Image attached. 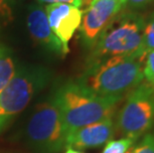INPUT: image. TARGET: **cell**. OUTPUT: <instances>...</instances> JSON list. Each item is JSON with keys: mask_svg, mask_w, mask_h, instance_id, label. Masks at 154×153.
Wrapping results in <instances>:
<instances>
[{"mask_svg": "<svg viewBox=\"0 0 154 153\" xmlns=\"http://www.w3.org/2000/svg\"><path fill=\"white\" fill-rule=\"evenodd\" d=\"M145 58L144 54H134L87 63L77 81L97 96L119 103L144 80Z\"/></svg>", "mask_w": 154, "mask_h": 153, "instance_id": "cell-1", "label": "cell"}, {"mask_svg": "<svg viewBox=\"0 0 154 153\" xmlns=\"http://www.w3.org/2000/svg\"><path fill=\"white\" fill-rule=\"evenodd\" d=\"M125 153H154V131L147 132L138 143H134Z\"/></svg>", "mask_w": 154, "mask_h": 153, "instance_id": "cell-13", "label": "cell"}, {"mask_svg": "<svg viewBox=\"0 0 154 153\" xmlns=\"http://www.w3.org/2000/svg\"><path fill=\"white\" fill-rule=\"evenodd\" d=\"M143 74L146 82L154 86V50L146 55Z\"/></svg>", "mask_w": 154, "mask_h": 153, "instance_id": "cell-16", "label": "cell"}, {"mask_svg": "<svg viewBox=\"0 0 154 153\" xmlns=\"http://www.w3.org/2000/svg\"><path fill=\"white\" fill-rule=\"evenodd\" d=\"M116 132V123L112 118L91 123L69 132L66 148L90 149L100 147L111 140Z\"/></svg>", "mask_w": 154, "mask_h": 153, "instance_id": "cell-9", "label": "cell"}, {"mask_svg": "<svg viewBox=\"0 0 154 153\" xmlns=\"http://www.w3.org/2000/svg\"><path fill=\"white\" fill-rule=\"evenodd\" d=\"M154 0H125V6L128 7L130 10H137L142 9L146 6L152 4Z\"/></svg>", "mask_w": 154, "mask_h": 153, "instance_id": "cell-17", "label": "cell"}, {"mask_svg": "<svg viewBox=\"0 0 154 153\" xmlns=\"http://www.w3.org/2000/svg\"><path fill=\"white\" fill-rule=\"evenodd\" d=\"M7 1H8V2L10 3V4L13 6L14 4H16V3H17L18 1H20V0H7Z\"/></svg>", "mask_w": 154, "mask_h": 153, "instance_id": "cell-20", "label": "cell"}, {"mask_svg": "<svg viewBox=\"0 0 154 153\" xmlns=\"http://www.w3.org/2000/svg\"><path fill=\"white\" fill-rule=\"evenodd\" d=\"M12 19V5L7 0H0V28L7 25Z\"/></svg>", "mask_w": 154, "mask_h": 153, "instance_id": "cell-15", "label": "cell"}, {"mask_svg": "<svg viewBox=\"0 0 154 153\" xmlns=\"http://www.w3.org/2000/svg\"><path fill=\"white\" fill-rule=\"evenodd\" d=\"M39 3L42 4H53V3H67V4L74 5L76 7L81 8L84 4L83 0H37Z\"/></svg>", "mask_w": 154, "mask_h": 153, "instance_id": "cell-18", "label": "cell"}, {"mask_svg": "<svg viewBox=\"0 0 154 153\" xmlns=\"http://www.w3.org/2000/svg\"><path fill=\"white\" fill-rule=\"evenodd\" d=\"M27 27L33 40L44 47L46 50L60 56H64L69 53L53 33L49 25L44 7H42L41 5L32 4L29 6Z\"/></svg>", "mask_w": 154, "mask_h": 153, "instance_id": "cell-10", "label": "cell"}, {"mask_svg": "<svg viewBox=\"0 0 154 153\" xmlns=\"http://www.w3.org/2000/svg\"><path fill=\"white\" fill-rule=\"evenodd\" d=\"M16 64L10 50L0 45V92L9 84L16 73Z\"/></svg>", "mask_w": 154, "mask_h": 153, "instance_id": "cell-11", "label": "cell"}, {"mask_svg": "<svg viewBox=\"0 0 154 153\" xmlns=\"http://www.w3.org/2000/svg\"><path fill=\"white\" fill-rule=\"evenodd\" d=\"M125 6V0H93L84 11L80 33L83 44L91 49L103 31Z\"/></svg>", "mask_w": 154, "mask_h": 153, "instance_id": "cell-7", "label": "cell"}, {"mask_svg": "<svg viewBox=\"0 0 154 153\" xmlns=\"http://www.w3.org/2000/svg\"><path fill=\"white\" fill-rule=\"evenodd\" d=\"M136 140L129 137H122L116 140H109L106 143L101 153H125Z\"/></svg>", "mask_w": 154, "mask_h": 153, "instance_id": "cell-12", "label": "cell"}, {"mask_svg": "<svg viewBox=\"0 0 154 153\" xmlns=\"http://www.w3.org/2000/svg\"><path fill=\"white\" fill-rule=\"evenodd\" d=\"M144 17L133 10H121L106 27L91 49L87 63L114 56L144 54Z\"/></svg>", "mask_w": 154, "mask_h": 153, "instance_id": "cell-3", "label": "cell"}, {"mask_svg": "<svg viewBox=\"0 0 154 153\" xmlns=\"http://www.w3.org/2000/svg\"><path fill=\"white\" fill-rule=\"evenodd\" d=\"M68 131L54 96L35 107L26 126V141L36 153H60Z\"/></svg>", "mask_w": 154, "mask_h": 153, "instance_id": "cell-4", "label": "cell"}, {"mask_svg": "<svg viewBox=\"0 0 154 153\" xmlns=\"http://www.w3.org/2000/svg\"><path fill=\"white\" fill-rule=\"evenodd\" d=\"M49 72L41 67H19L9 84L0 92V133L47 84Z\"/></svg>", "mask_w": 154, "mask_h": 153, "instance_id": "cell-5", "label": "cell"}, {"mask_svg": "<svg viewBox=\"0 0 154 153\" xmlns=\"http://www.w3.org/2000/svg\"><path fill=\"white\" fill-rule=\"evenodd\" d=\"M65 153H84V152L79 151L77 149H74V148H67V150Z\"/></svg>", "mask_w": 154, "mask_h": 153, "instance_id": "cell-19", "label": "cell"}, {"mask_svg": "<svg viewBox=\"0 0 154 153\" xmlns=\"http://www.w3.org/2000/svg\"><path fill=\"white\" fill-rule=\"evenodd\" d=\"M154 124V86L142 81L126 96L117 113L116 129L123 137L137 140Z\"/></svg>", "mask_w": 154, "mask_h": 153, "instance_id": "cell-6", "label": "cell"}, {"mask_svg": "<svg viewBox=\"0 0 154 153\" xmlns=\"http://www.w3.org/2000/svg\"><path fill=\"white\" fill-rule=\"evenodd\" d=\"M68 133L100 120L112 118L119 102L100 97L78 81H70L53 94Z\"/></svg>", "mask_w": 154, "mask_h": 153, "instance_id": "cell-2", "label": "cell"}, {"mask_svg": "<svg viewBox=\"0 0 154 153\" xmlns=\"http://www.w3.org/2000/svg\"><path fill=\"white\" fill-rule=\"evenodd\" d=\"M44 10L53 33L69 52V42L80 28L84 10L67 3L47 4Z\"/></svg>", "mask_w": 154, "mask_h": 153, "instance_id": "cell-8", "label": "cell"}, {"mask_svg": "<svg viewBox=\"0 0 154 153\" xmlns=\"http://www.w3.org/2000/svg\"><path fill=\"white\" fill-rule=\"evenodd\" d=\"M142 50L146 55L154 50V13L145 21L143 31Z\"/></svg>", "mask_w": 154, "mask_h": 153, "instance_id": "cell-14", "label": "cell"}]
</instances>
